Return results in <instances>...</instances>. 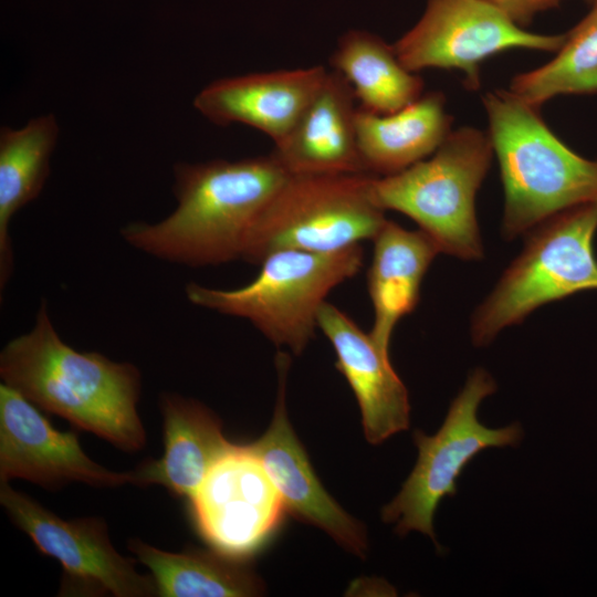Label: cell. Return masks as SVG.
<instances>
[{"label":"cell","mask_w":597,"mask_h":597,"mask_svg":"<svg viewBox=\"0 0 597 597\" xmlns=\"http://www.w3.org/2000/svg\"><path fill=\"white\" fill-rule=\"evenodd\" d=\"M562 34L527 31L486 0H427L418 22L392 45L406 69L458 70L470 91L481 86L480 65L513 49L556 52Z\"/></svg>","instance_id":"obj_9"},{"label":"cell","mask_w":597,"mask_h":597,"mask_svg":"<svg viewBox=\"0 0 597 597\" xmlns=\"http://www.w3.org/2000/svg\"><path fill=\"white\" fill-rule=\"evenodd\" d=\"M290 175L272 153L179 163L174 167L175 210L154 223L130 222L121 235L136 250L180 265L242 259L254 222Z\"/></svg>","instance_id":"obj_1"},{"label":"cell","mask_w":597,"mask_h":597,"mask_svg":"<svg viewBox=\"0 0 597 597\" xmlns=\"http://www.w3.org/2000/svg\"><path fill=\"white\" fill-rule=\"evenodd\" d=\"M588 2L591 7H597V0H585Z\"/></svg>","instance_id":"obj_25"},{"label":"cell","mask_w":597,"mask_h":597,"mask_svg":"<svg viewBox=\"0 0 597 597\" xmlns=\"http://www.w3.org/2000/svg\"><path fill=\"white\" fill-rule=\"evenodd\" d=\"M495 389L488 371L474 369L452 401L439 431L433 436L415 431L416 465L397 496L381 510L383 521L394 523L396 533L406 535L417 531L430 536L438 546L433 516L440 501L457 493L455 480L464 467L486 448L516 446L521 441L519 423L490 429L478 419L480 402Z\"/></svg>","instance_id":"obj_8"},{"label":"cell","mask_w":597,"mask_h":597,"mask_svg":"<svg viewBox=\"0 0 597 597\" xmlns=\"http://www.w3.org/2000/svg\"><path fill=\"white\" fill-rule=\"evenodd\" d=\"M363 260L359 244L331 253L282 250L264 258L256 277L242 287L189 283L186 295L193 305L248 320L274 345L298 355L314 337L328 293L355 276Z\"/></svg>","instance_id":"obj_5"},{"label":"cell","mask_w":597,"mask_h":597,"mask_svg":"<svg viewBox=\"0 0 597 597\" xmlns=\"http://www.w3.org/2000/svg\"><path fill=\"white\" fill-rule=\"evenodd\" d=\"M129 551L151 573L156 596L160 597H249L263 593L261 579L243 559L187 548L180 553L161 551L138 538Z\"/></svg>","instance_id":"obj_21"},{"label":"cell","mask_w":597,"mask_h":597,"mask_svg":"<svg viewBox=\"0 0 597 597\" xmlns=\"http://www.w3.org/2000/svg\"><path fill=\"white\" fill-rule=\"evenodd\" d=\"M160 410L164 454L130 471V484H157L176 496L190 499L234 444L223 436L219 418L195 399L164 394Z\"/></svg>","instance_id":"obj_17"},{"label":"cell","mask_w":597,"mask_h":597,"mask_svg":"<svg viewBox=\"0 0 597 597\" xmlns=\"http://www.w3.org/2000/svg\"><path fill=\"white\" fill-rule=\"evenodd\" d=\"M326 74L324 66L314 65L223 77L203 87L193 105L217 125L244 124L276 143L294 126Z\"/></svg>","instance_id":"obj_15"},{"label":"cell","mask_w":597,"mask_h":597,"mask_svg":"<svg viewBox=\"0 0 597 597\" xmlns=\"http://www.w3.org/2000/svg\"><path fill=\"white\" fill-rule=\"evenodd\" d=\"M23 479L53 489L78 481L119 486L132 472L108 470L88 458L77 434L60 431L21 394L0 385V480Z\"/></svg>","instance_id":"obj_12"},{"label":"cell","mask_w":597,"mask_h":597,"mask_svg":"<svg viewBox=\"0 0 597 597\" xmlns=\"http://www.w3.org/2000/svg\"><path fill=\"white\" fill-rule=\"evenodd\" d=\"M494 155L488 130H451L429 157L389 176L374 177L370 193L384 211L412 219L440 252L463 260L483 255L475 197Z\"/></svg>","instance_id":"obj_4"},{"label":"cell","mask_w":597,"mask_h":597,"mask_svg":"<svg viewBox=\"0 0 597 597\" xmlns=\"http://www.w3.org/2000/svg\"><path fill=\"white\" fill-rule=\"evenodd\" d=\"M596 231L597 202L565 210L532 229L522 253L473 314V344L488 345L546 303L597 290Z\"/></svg>","instance_id":"obj_6"},{"label":"cell","mask_w":597,"mask_h":597,"mask_svg":"<svg viewBox=\"0 0 597 597\" xmlns=\"http://www.w3.org/2000/svg\"><path fill=\"white\" fill-rule=\"evenodd\" d=\"M2 383L78 429L125 452L146 444L137 411L142 376L130 363L96 352H78L56 332L42 301L32 328L6 344L0 354Z\"/></svg>","instance_id":"obj_2"},{"label":"cell","mask_w":597,"mask_h":597,"mask_svg":"<svg viewBox=\"0 0 597 597\" xmlns=\"http://www.w3.org/2000/svg\"><path fill=\"white\" fill-rule=\"evenodd\" d=\"M275 365L279 389L273 419L265 433L248 446L263 465L286 511L322 528L349 552L364 556L367 537L363 525L325 491L289 421L285 407L289 356L277 353Z\"/></svg>","instance_id":"obj_13"},{"label":"cell","mask_w":597,"mask_h":597,"mask_svg":"<svg viewBox=\"0 0 597 597\" xmlns=\"http://www.w3.org/2000/svg\"><path fill=\"white\" fill-rule=\"evenodd\" d=\"M200 535L213 549L243 559L280 523L282 500L248 444L234 447L189 499Z\"/></svg>","instance_id":"obj_11"},{"label":"cell","mask_w":597,"mask_h":597,"mask_svg":"<svg viewBox=\"0 0 597 597\" xmlns=\"http://www.w3.org/2000/svg\"><path fill=\"white\" fill-rule=\"evenodd\" d=\"M54 115L30 119L21 128L0 130V287L13 271L10 221L41 192L50 172V159L59 137Z\"/></svg>","instance_id":"obj_20"},{"label":"cell","mask_w":597,"mask_h":597,"mask_svg":"<svg viewBox=\"0 0 597 597\" xmlns=\"http://www.w3.org/2000/svg\"><path fill=\"white\" fill-rule=\"evenodd\" d=\"M0 503L38 549L63 567L59 595L156 596L153 577L139 574L136 561L115 549L102 519L63 520L8 482L1 483Z\"/></svg>","instance_id":"obj_10"},{"label":"cell","mask_w":597,"mask_h":597,"mask_svg":"<svg viewBox=\"0 0 597 597\" xmlns=\"http://www.w3.org/2000/svg\"><path fill=\"white\" fill-rule=\"evenodd\" d=\"M355 101L348 82L327 71L294 126L274 143L272 154L292 175L368 174L358 147Z\"/></svg>","instance_id":"obj_16"},{"label":"cell","mask_w":597,"mask_h":597,"mask_svg":"<svg viewBox=\"0 0 597 597\" xmlns=\"http://www.w3.org/2000/svg\"><path fill=\"white\" fill-rule=\"evenodd\" d=\"M504 190L502 232L514 239L575 207L597 202V160L564 144L510 90L482 97Z\"/></svg>","instance_id":"obj_3"},{"label":"cell","mask_w":597,"mask_h":597,"mask_svg":"<svg viewBox=\"0 0 597 597\" xmlns=\"http://www.w3.org/2000/svg\"><path fill=\"white\" fill-rule=\"evenodd\" d=\"M369 174L290 175L254 222L242 260L260 264L282 250L337 252L373 240L386 222Z\"/></svg>","instance_id":"obj_7"},{"label":"cell","mask_w":597,"mask_h":597,"mask_svg":"<svg viewBox=\"0 0 597 597\" xmlns=\"http://www.w3.org/2000/svg\"><path fill=\"white\" fill-rule=\"evenodd\" d=\"M317 326L331 342L337 358L336 368L355 394L367 441L379 444L407 430L408 391L390 364L389 353L331 303L321 306Z\"/></svg>","instance_id":"obj_14"},{"label":"cell","mask_w":597,"mask_h":597,"mask_svg":"<svg viewBox=\"0 0 597 597\" xmlns=\"http://www.w3.org/2000/svg\"><path fill=\"white\" fill-rule=\"evenodd\" d=\"M515 23L525 27L532 19L545 10L556 7L562 0H486Z\"/></svg>","instance_id":"obj_24"},{"label":"cell","mask_w":597,"mask_h":597,"mask_svg":"<svg viewBox=\"0 0 597 597\" xmlns=\"http://www.w3.org/2000/svg\"><path fill=\"white\" fill-rule=\"evenodd\" d=\"M329 62L365 111L391 114L423 94L422 78L404 66L394 45L368 31L346 32Z\"/></svg>","instance_id":"obj_22"},{"label":"cell","mask_w":597,"mask_h":597,"mask_svg":"<svg viewBox=\"0 0 597 597\" xmlns=\"http://www.w3.org/2000/svg\"><path fill=\"white\" fill-rule=\"evenodd\" d=\"M374 253L367 273V289L374 307L370 336L389 353L390 337L400 318L419 301L423 276L437 244L423 231H411L386 220L373 239Z\"/></svg>","instance_id":"obj_18"},{"label":"cell","mask_w":597,"mask_h":597,"mask_svg":"<svg viewBox=\"0 0 597 597\" xmlns=\"http://www.w3.org/2000/svg\"><path fill=\"white\" fill-rule=\"evenodd\" d=\"M359 151L368 174H397L431 156L449 135L452 117L441 92L423 93L391 114L356 111Z\"/></svg>","instance_id":"obj_19"},{"label":"cell","mask_w":597,"mask_h":597,"mask_svg":"<svg viewBox=\"0 0 597 597\" xmlns=\"http://www.w3.org/2000/svg\"><path fill=\"white\" fill-rule=\"evenodd\" d=\"M509 90L538 108L559 95L597 94V7L565 33L554 59L515 75Z\"/></svg>","instance_id":"obj_23"}]
</instances>
